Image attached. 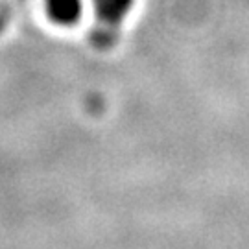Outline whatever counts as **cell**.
I'll return each instance as SVG.
<instances>
[{
    "instance_id": "1",
    "label": "cell",
    "mask_w": 249,
    "mask_h": 249,
    "mask_svg": "<svg viewBox=\"0 0 249 249\" xmlns=\"http://www.w3.org/2000/svg\"><path fill=\"white\" fill-rule=\"evenodd\" d=\"M133 4L135 0H92V8L96 13L94 41H98L102 46L113 43Z\"/></svg>"
},
{
    "instance_id": "2",
    "label": "cell",
    "mask_w": 249,
    "mask_h": 249,
    "mask_svg": "<svg viewBox=\"0 0 249 249\" xmlns=\"http://www.w3.org/2000/svg\"><path fill=\"white\" fill-rule=\"evenodd\" d=\"M48 18L59 26H72L83 15V0H45Z\"/></svg>"
}]
</instances>
